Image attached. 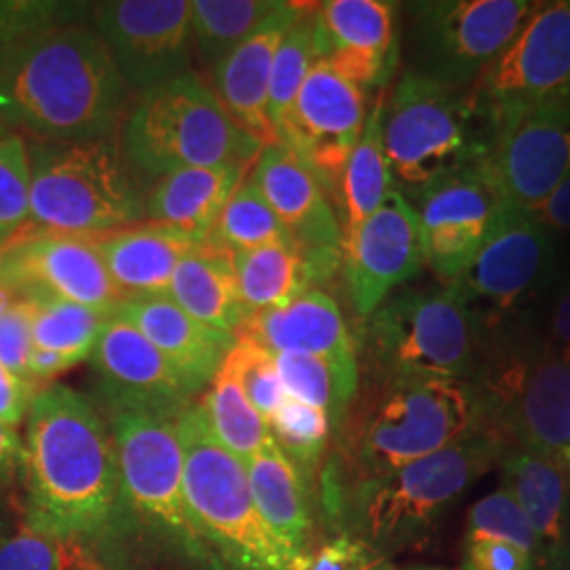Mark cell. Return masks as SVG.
Wrapping results in <instances>:
<instances>
[{"label":"cell","instance_id":"cell-53","mask_svg":"<svg viewBox=\"0 0 570 570\" xmlns=\"http://www.w3.org/2000/svg\"><path fill=\"white\" fill-rule=\"evenodd\" d=\"M75 366H77V362L63 357L60 353L45 351V348H32V355H30V362H28V372H30V381L37 385L39 381L56 379V376H60V374Z\"/></svg>","mask_w":570,"mask_h":570},{"label":"cell","instance_id":"cell-17","mask_svg":"<svg viewBox=\"0 0 570 570\" xmlns=\"http://www.w3.org/2000/svg\"><path fill=\"white\" fill-rule=\"evenodd\" d=\"M366 117V91L326 60H317L301 87L279 146L296 155L326 193H338Z\"/></svg>","mask_w":570,"mask_h":570},{"label":"cell","instance_id":"cell-23","mask_svg":"<svg viewBox=\"0 0 570 570\" xmlns=\"http://www.w3.org/2000/svg\"><path fill=\"white\" fill-rule=\"evenodd\" d=\"M249 178L296 244L343 263V226L324 186L296 155L284 146H265Z\"/></svg>","mask_w":570,"mask_h":570},{"label":"cell","instance_id":"cell-39","mask_svg":"<svg viewBox=\"0 0 570 570\" xmlns=\"http://www.w3.org/2000/svg\"><path fill=\"white\" fill-rule=\"evenodd\" d=\"M32 305L35 348L60 353L81 364L89 360L110 313L56 298H28Z\"/></svg>","mask_w":570,"mask_h":570},{"label":"cell","instance_id":"cell-57","mask_svg":"<svg viewBox=\"0 0 570 570\" xmlns=\"http://www.w3.org/2000/svg\"><path fill=\"white\" fill-rule=\"evenodd\" d=\"M9 244V242H4V239H0V249L4 247V245Z\"/></svg>","mask_w":570,"mask_h":570},{"label":"cell","instance_id":"cell-2","mask_svg":"<svg viewBox=\"0 0 570 570\" xmlns=\"http://www.w3.org/2000/svg\"><path fill=\"white\" fill-rule=\"evenodd\" d=\"M494 429L484 391L449 379H374L336 429L322 499Z\"/></svg>","mask_w":570,"mask_h":570},{"label":"cell","instance_id":"cell-7","mask_svg":"<svg viewBox=\"0 0 570 570\" xmlns=\"http://www.w3.org/2000/svg\"><path fill=\"white\" fill-rule=\"evenodd\" d=\"M366 320L374 379L480 383L482 324L452 285L389 296Z\"/></svg>","mask_w":570,"mask_h":570},{"label":"cell","instance_id":"cell-43","mask_svg":"<svg viewBox=\"0 0 570 570\" xmlns=\"http://www.w3.org/2000/svg\"><path fill=\"white\" fill-rule=\"evenodd\" d=\"M30 218V157L20 136L0 131V239L11 242Z\"/></svg>","mask_w":570,"mask_h":570},{"label":"cell","instance_id":"cell-54","mask_svg":"<svg viewBox=\"0 0 570 570\" xmlns=\"http://www.w3.org/2000/svg\"><path fill=\"white\" fill-rule=\"evenodd\" d=\"M13 301H16V294H13L7 285L0 284V322H2V317H4L7 308L11 306Z\"/></svg>","mask_w":570,"mask_h":570},{"label":"cell","instance_id":"cell-49","mask_svg":"<svg viewBox=\"0 0 570 570\" xmlns=\"http://www.w3.org/2000/svg\"><path fill=\"white\" fill-rule=\"evenodd\" d=\"M37 393L39 391L35 385L0 366V421L11 428H20Z\"/></svg>","mask_w":570,"mask_h":570},{"label":"cell","instance_id":"cell-4","mask_svg":"<svg viewBox=\"0 0 570 570\" xmlns=\"http://www.w3.org/2000/svg\"><path fill=\"white\" fill-rule=\"evenodd\" d=\"M508 449L503 433L484 429L322 503L338 532L362 539L389 558L425 539L444 511L501 463Z\"/></svg>","mask_w":570,"mask_h":570},{"label":"cell","instance_id":"cell-58","mask_svg":"<svg viewBox=\"0 0 570 570\" xmlns=\"http://www.w3.org/2000/svg\"><path fill=\"white\" fill-rule=\"evenodd\" d=\"M385 570H397V569H395V567H389V569H385Z\"/></svg>","mask_w":570,"mask_h":570},{"label":"cell","instance_id":"cell-47","mask_svg":"<svg viewBox=\"0 0 570 570\" xmlns=\"http://www.w3.org/2000/svg\"><path fill=\"white\" fill-rule=\"evenodd\" d=\"M32 348V305L28 298L16 296L0 322V366L13 372L21 381L35 385L28 372Z\"/></svg>","mask_w":570,"mask_h":570},{"label":"cell","instance_id":"cell-8","mask_svg":"<svg viewBox=\"0 0 570 570\" xmlns=\"http://www.w3.org/2000/svg\"><path fill=\"white\" fill-rule=\"evenodd\" d=\"M184 494L199 529L233 570H287L289 560L256 510L245 463L212 433L199 404L176 421Z\"/></svg>","mask_w":570,"mask_h":570},{"label":"cell","instance_id":"cell-59","mask_svg":"<svg viewBox=\"0 0 570 570\" xmlns=\"http://www.w3.org/2000/svg\"><path fill=\"white\" fill-rule=\"evenodd\" d=\"M429 570H442V569H429Z\"/></svg>","mask_w":570,"mask_h":570},{"label":"cell","instance_id":"cell-27","mask_svg":"<svg viewBox=\"0 0 570 570\" xmlns=\"http://www.w3.org/2000/svg\"><path fill=\"white\" fill-rule=\"evenodd\" d=\"M237 341L263 346L273 355H351L357 353L338 303L324 289H308L284 306L247 313Z\"/></svg>","mask_w":570,"mask_h":570},{"label":"cell","instance_id":"cell-24","mask_svg":"<svg viewBox=\"0 0 570 570\" xmlns=\"http://www.w3.org/2000/svg\"><path fill=\"white\" fill-rule=\"evenodd\" d=\"M303 9V2H282V7L249 39L214 68L216 96L235 122L261 146H277L268 121L273 61L287 28Z\"/></svg>","mask_w":570,"mask_h":570},{"label":"cell","instance_id":"cell-28","mask_svg":"<svg viewBox=\"0 0 570 570\" xmlns=\"http://www.w3.org/2000/svg\"><path fill=\"white\" fill-rule=\"evenodd\" d=\"M121 303L167 298L171 277L195 242L165 226L131 225L96 237Z\"/></svg>","mask_w":570,"mask_h":570},{"label":"cell","instance_id":"cell-41","mask_svg":"<svg viewBox=\"0 0 570 570\" xmlns=\"http://www.w3.org/2000/svg\"><path fill=\"white\" fill-rule=\"evenodd\" d=\"M465 539H489L529 553L541 569V550L518 501L510 490L499 489L482 497L468 513Z\"/></svg>","mask_w":570,"mask_h":570},{"label":"cell","instance_id":"cell-5","mask_svg":"<svg viewBox=\"0 0 570 570\" xmlns=\"http://www.w3.org/2000/svg\"><path fill=\"white\" fill-rule=\"evenodd\" d=\"M263 148L195 72L144 91L122 127L125 161L150 180L188 167L249 165Z\"/></svg>","mask_w":570,"mask_h":570},{"label":"cell","instance_id":"cell-32","mask_svg":"<svg viewBox=\"0 0 570 570\" xmlns=\"http://www.w3.org/2000/svg\"><path fill=\"white\" fill-rule=\"evenodd\" d=\"M167 298L193 320L230 338H237V330L244 324L235 256L218 247L195 245L176 268Z\"/></svg>","mask_w":570,"mask_h":570},{"label":"cell","instance_id":"cell-1","mask_svg":"<svg viewBox=\"0 0 570 570\" xmlns=\"http://www.w3.org/2000/svg\"><path fill=\"white\" fill-rule=\"evenodd\" d=\"M26 527L68 543H98L134 522L112 431L75 389H42L28 410Z\"/></svg>","mask_w":570,"mask_h":570},{"label":"cell","instance_id":"cell-35","mask_svg":"<svg viewBox=\"0 0 570 570\" xmlns=\"http://www.w3.org/2000/svg\"><path fill=\"white\" fill-rule=\"evenodd\" d=\"M199 406L216 440L244 463L268 444V423L247 402L228 353L214 374Z\"/></svg>","mask_w":570,"mask_h":570},{"label":"cell","instance_id":"cell-55","mask_svg":"<svg viewBox=\"0 0 570 570\" xmlns=\"http://www.w3.org/2000/svg\"><path fill=\"white\" fill-rule=\"evenodd\" d=\"M7 119H9V104H7V98H4L2 87H0V131H4V129H2V125H4Z\"/></svg>","mask_w":570,"mask_h":570},{"label":"cell","instance_id":"cell-9","mask_svg":"<svg viewBox=\"0 0 570 570\" xmlns=\"http://www.w3.org/2000/svg\"><path fill=\"white\" fill-rule=\"evenodd\" d=\"M112 438L131 518L202 570H225L188 510L178 419L146 410H112Z\"/></svg>","mask_w":570,"mask_h":570},{"label":"cell","instance_id":"cell-14","mask_svg":"<svg viewBox=\"0 0 570 570\" xmlns=\"http://www.w3.org/2000/svg\"><path fill=\"white\" fill-rule=\"evenodd\" d=\"M478 165L511 209L539 207L570 176V100L499 122Z\"/></svg>","mask_w":570,"mask_h":570},{"label":"cell","instance_id":"cell-18","mask_svg":"<svg viewBox=\"0 0 570 570\" xmlns=\"http://www.w3.org/2000/svg\"><path fill=\"white\" fill-rule=\"evenodd\" d=\"M0 284L20 298H56L112 313L121 296L94 237L35 233L0 249Z\"/></svg>","mask_w":570,"mask_h":570},{"label":"cell","instance_id":"cell-48","mask_svg":"<svg viewBox=\"0 0 570 570\" xmlns=\"http://www.w3.org/2000/svg\"><path fill=\"white\" fill-rule=\"evenodd\" d=\"M463 570H541L537 560L513 546L489 539H465Z\"/></svg>","mask_w":570,"mask_h":570},{"label":"cell","instance_id":"cell-44","mask_svg":"<svg viewBox=\"0 0 570 570\" xmlns=\"http://www.w3.org/2000/svg\"><path fill=\"white\" fill-rule=\"evenodd\" d=\"M228 355L235 364V372L247 402L268 423L287 400L275 355L247 341H237Z\"/></svg>","mask_w":570,"mask_h":570},{"label":"cell","instance_id":"cell-42","mask_svg":"<svg viewBox=\"0 0 570 570\" xmlns=\"http://www.w3.org/2000/svg\"><path fill=\"white\" fill-rule=\"evenodd\" d=\"M77 2H45V0H0V61L7 60L26 42L60 26L77 23L82 16Z\"/></svg>","mask_w":570,"mask_h":570},{"label":"cell","instance_id":"cell-21","mask_svg":"<svg viewBox=\"0 0 570 570\" xmlns=\"http://www.w3.org/2000/svg\"><path fill=\"white\" fill-rule=\"evenodd\" d=\"M89 360L110 412L146 410L178 419L195 404L197 391L136 327L112 313L104 322Z\"/></svg>","mask_w":570,"mask_h":570},{"label":"cell","instance_id":"cell-51","mask_svg":"<svg viewBox=\"0 0 570 570\" xmlns=\"http://www.w3.org/2000/svg\"><path fill=\"white\" fill-rule=\"evenodd\" d=\"M548 346L553 355L570 362V284L564 285L551 306L550 326H548Z\"/></svg>","mask_w":570,"mask_h":570},{"label":"cell","instance_id":"cell-26","mask_svg":"<svg viewBox=\"0 0 570 570\" xmlns=\"http://www.w3.org/2000/svg\"><path fill=\"white\" fill-rule=\"evenodd\" d=\"M112 315L136 327L197 393L212 383L237 338L214 332L193 320L169 298L125 301Z\"/></svg>","mask_w":570,"mask_h":570},{"label":"cell","instance_id":"cell-12","mask_svg":"<svg viewBox=\"0 0 570 570\" xmlns=\"http://www.w3.org/2000/svg\"><path fill=\"white\" fill-rule=\"evenodd\" d=\"M484 391L492 425L511 446L537 452L570 475V362L541 348L489 370Z\"/></svg>","mask_w":570,"mask_h":570},{"label":"cell","instance_id":"cell-38","mask_svg":"<svg viewBox=\"0 0 570 570\" xmlns=\"http://www.w3.org/2000/svg\"><path fill=\"white\" fill-rule=\"evenodd\" d=\"M285 242L294 239L266 202L261 188L247 176L228 199L204 244L237 256L265 245Z\"/></svg>","mask_w":570,"mask_h":570},{"label":"cell","instance_id":"cell-36","mask_svg":"<svg viewBox=\"0 0 570 570\" xmlns=\"http://www.w3.org/2000/svg\"><path fill=\"white\" fill-rule=\"evenodd\" d=\"M317 60H322L317 4H305L301 16L287 28L273 61L268 89V121L277 146L284 140L285 129L292 119V110L306 75Z\"/></svg>","mask_w":570,"mask_h":570},{"label":"cell","instance_id":"cell-13","mask_svg":"<svg viewBox=\"0 0 570 570\" xmlns=\"http://www.w3.org/2000/svg\"><path fill=\"white\" fill-rule=\"evenodd\" d=\"M537 2L438 0L414 4L429 77L461 87L473 82L513 41Z\"/></svg>","mask_w":570,"mask_h":570},{"label":"cell","instance_id":"cell-46","mask_svg":"<svg viewBox=\"0 0 570 570\" xmlns=\"http://www.w3.org/2000/svg\"><path fill=\"white\" fill-rule=\"evenodd\" d=\"M393 567L387 556L362 539L338 532L317 548L292 558L287 570H385Z\"/></svg>","mask_w":570,"mask_h":570},{"label":"cell","instance_id":"cell-22","mask_svg":"<svg viewBox=\"0 0 570 570\" xmlns=\"http://www.w3.org/2000/svg\"><path fill=\"white\" fill-rule=\"evenodd\" d=\"M322 60L348 81L379 87L397 63L395 7L383 0H327L317 4Z\"/></svg>","mask_w":570,"mask_h":570},{"label":"cell","instance_id":"cell-40","mask_svg":"<svg viewBox=\"0 0 570 570\" xmlns=\"http://www.w3.org/2000/svg\"><path fill=\"white\" fill-rule=\"evenodd\" d=\"M273 442L279 446L294 468L303 473L306 484L313 489L327 442L334 435L332 423L317 407L287 397L282 407L268 421Z\"/></svg>","mask_w":570,"mask_h":570},{"label":"cell","instance_id":"cell-30","mask_svg":"<svg viewBox=\"0 0 570 570\" xmlns=\"http://www.w3.org/2000/svg\"><path fill=\"white\" fill-rule=\"evenodd\" d=\"M338 258L308 252L296 242L271 244L235 256L239 301L247 313L284 306L327 282Z\"/></svg>","mask_w":570,"mask_h":570},{"label":"cell","instance_id":"cell-16","mask_svg":"<svg viewBox=\"0 0 570 570\" xmlns=\"http://www.w3.org/2000/svg\"><path fill=\"white\" fill-rule=\"evenodd\" d=\"M414 197L425 265L446 282L475 261L511 209L480 165L444 176Z\"/></svg>","mask_w":570,"mask_h":570},{"label":"cell","instance_id":"cell-19","mask_svg":"<svg viewBox=\"0 0 570 570\" xmlns=\"http://www.w3.org/2000/svg\"><path fill=\"white\" fill-rule=\"evenodd\" d=\"M343 265L351 303L362 317L423 268L419 216L402 190L393 188L370 218L343 235Z\"/></svg>","mask_w":570,"mask_h":570},{"label":"cell","instance_id":"cell-3","mask_svg":"<svg viewBox=\"0 0 570 570\" xmlns=\"http://www.w3.org/2000/svg\"><path fill=\"white\" fill-rule=\"evenodd\" d=\"M9 119L49 142L115 138L127 85L96 28L68 23L0 61Z\"/></svg>","mask_w":570,"mask_h":570},{"label":"cell","instance_id":"cell-33","mask_svg":"<svg viewBox=\"0 0 570 570\" xmlns=\"http://www.w3.org/2000/svg\"><path fill=\"white\" fill-rule=\"evenodd\" d=\"M285 393L292 400L317 407L341 428L346 410L360 391L357 353L351 355H275Z\"/></svg>","mask_w":570,"mask_h":570},{"label":"cell","instance_id":"cell-37","mask_svg":"<svg viewBox=\"0 0 570 570\" xmlns=\"http://www.w3.org/2000/svg\"><path fill=\"white\" fill-rule=\"evenodd\" d=\"M279 7L277 0H190L193 47L216 68Z\"/></svg>","mask_w":570,"mask_h":570},{"label":"cell","instance_id":"cell-15","mask_svg":"<svg viewBox=\"0 0 570 570\" xmlns=\"http://www.w3.org/2000/svg\"><path fill=\"white\" fill-rule=\"evenodd\" d=\"M94 20L127 87L144 94L190 72V0L98 2Z\"/></svg>","mask_w":570,"mask_h":570},{"label":"cell","instance_id":"cell-52","mask_svg":"<svg viewBox=\"0 0 570 570\" xmlns=\"http://www.w3.org/2000/svg\"><path fill=\"white\" fill-rule=\"evenodd\" d=\"M23 468V444L16 428L0 421V487H9Z\"/></svg>","mask_w":570,"mask_h":570},{"label":"cell","instance_id":"cell-34","mask_svg":"<svg viewBox=\"0 0 570 570\" xmlns=\"http://www.w3.org/2000/svg\"><path fill=\"white\" fill-rule=\"evenodd\" d=\"M383 108L381 94L367 112L364 131L355 144L338 184V197L345 214L343 235L370 218L393 190V176L383 146Z\"/></svg>","mask_w":570,"mask_h":570},{"label":"cell","instance_id":"cell-20","mask_svg":"<svg viewBox=\"0 0 570 570\" xmlns=\"http://www.w3.org/2000/svg\"><path fill=\"white\" fill-rule=\"evenodd\" d=\"M551 235L532 214L508 209L475 261L452 282L482 324L484 313L501 317L520 305L546 277Z\"/></svg>","mask_w":570,"mask_h":570},{"label":"cell","instance_id":"cell-29","mask_svg":"<svg viewBox=\"0 0 570 570\" xmlns=\"http://www.w3.org/2000/svg\"><path fill=\"white\" fill-rule=\"evenodd\" d=\"M247 165L188 167L155 180L144 202V218L204 244L228 199L244 183Z\"/></svg>","mask_w":570,"mask_h":570},{"label":"cell","instance_id":"cell-50","mask_svg":"<svg viewBox=\"0 0 570 570\" xmlns=\"http://www.w3.org/2000/svg\"><path fill=\"white\" fill-rule=\"evenodd\" d=\"M532 218L548 233H570V176L560 184L550 197L534 207Z\"/></svg>","mask_w":570,"mask_h":570},{"label":"cell","instance_id":"cell-45","mask_svg":"<svg viewBox=\"0 0 570 570\" xmlns=\"http://www.w3.org/2000/svg\"><path fill=\"white\" fill-rule=\"evenodd\" d=\"M72 546L60 537L23 527L0 543V570H63L72 560Z\"/></svg>","mask_w":570,"mask_h":570},{"label":"cell","instance_id":"cell-31","mask_svg":"<svg viewBox=\"0 0 570 570\" xmlns=\"http://www.w3.org/2000/svg\"><path fill=\"white\" fill-rule=\"evenodd\" d=\"M245 469L256 510L285 558L292 562V558L308 550L313 529V489L306 484L303 473L294 468V463L273 442V438L265 449L245 463Z\"/></svg>","mask_w":570,"mask_h":570},{"label":"cell","instance_id":"cell-25","mask_svg":"<svg viewBox=\"0 0 570 570\" xmlns=\"http://www.w3.org/2000/svg\"><path fill=\"white\" fill-rule=\"evenodd\" d=\"M503 487L524 511L541 550V570H570V475L550 459L520 446L501 459Z\"/></svg>","mask_w":570,"mask_h":570},{"label":"cell","instance_id":"cell-11","mask_svg":"<svg viewBox=\"0 0 570 570\" xmlns=\"http://www.w3.org/2000/svg\"><path fill=\"white\" fill-rule=\"evenodd\" d=\"M562 100H570V0L537 2L513 41L471 82L468 102L492 136L513 115Z\"/></svg>","mask_w":570,"mask_h":570},{"label":"cell","instance_id":"cell-10","mask_svg":"<svg viewBox=\"0 0 570 570\" xmlns=\"http://www.w3.org/2000/svg\"><path fill=\"white\" fill-rule=\"evenodd\" d=\"M490 136L468 98L425 72H406L383 108V146L393 183L419 195L429 184L480 164Z\"/></svg>","mask_w":570,"mask_h":570},{"label":"cell","instance_id":"cell-6","mask_svg":"<svg viewBox=\"0 0 570 570\" xmlns=\"http://www.w3.org/2000/svg\"><path fill=\"white\" fill-rule=\"evenodd\" d=\"M144 218V202L115 138L51 142L30 159L37 233L102 237Z\"/></svg>","mask_w":570,"mask_h":570},{"label":"cell","instance_id":"cell-56","mask_svg":"<svg viewBox=\"0 0 570 570\" xmlns=\"http://www.w3.org/2000/svg\"><path fill=\"white\" fill-rule=\"evenodd\" d=\"M4 527H7V524H4V515H2V508H0V543L4 541V539H2V532H4Z\"/></svg>","mask_w":570,"mask_h":570}]
</instances>
